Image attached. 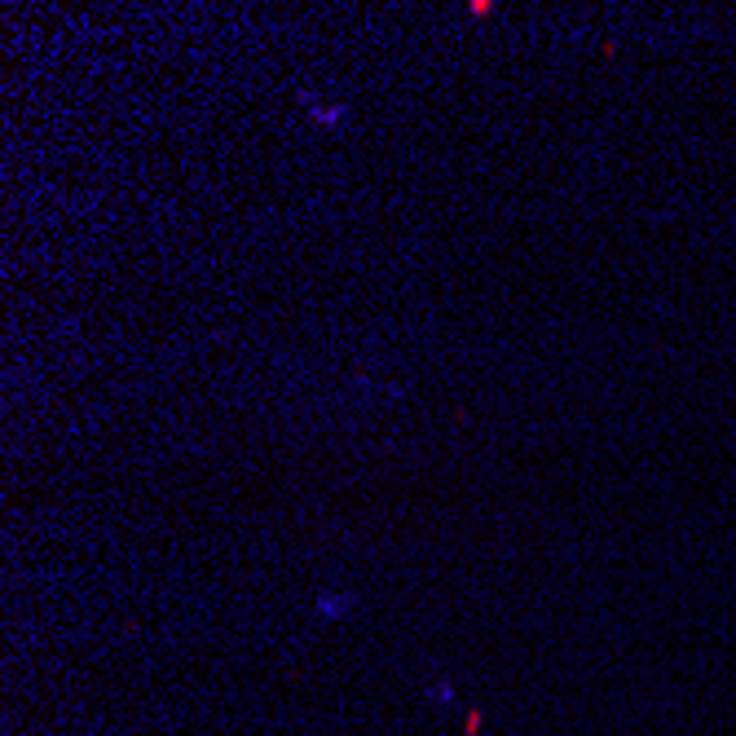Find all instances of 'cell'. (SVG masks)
Segmentation results:
<instances>
[{
  "instance_id": "6da1fadb",
  "label": "cell",
  "mask_w": 736,
  "mask_h": 736,
  "mask_svg": "<svg viewBox=\"0 0 736 736\" xmlns=\"http://www.w3.org/2000/svg\"><path fill=\"white\" fill-rule=\"evenodd\" d=\"M353 604H357L353 591H322L318 600H313V613H318L322 622H340V618H349Z\"/></svg>"
},
{
  "instance_id": "7a4b0ae2",
  "label": "cell",
  "mask_w": 736,
  "mask_h": 736,
  "mask_svg": "<svg viewBox=\"0 0 736 736\" xmlns=\"http://www.w3.org/2000/svg\"><path fill=\"white\" fill-rule=\"evenodd\" d=\"M428 701H437V706H454V688L450 684H432L428 688Z\"/></svg>"
}]
</instances>
